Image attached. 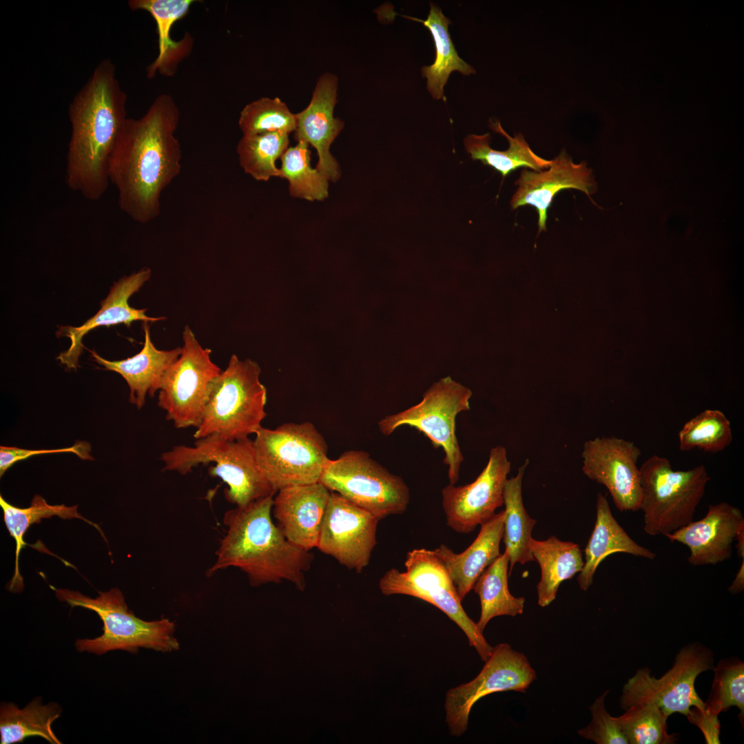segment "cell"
I'll return each mask as SVG.
<instances>
[{
	"label": "cell",
	"instance_id": "obj_14",
	"mask_svg": "<svg viewBox=\"0 0 744 744\" xmlns=\"http://www.w3.org/2000/svg\"><path fill=\"white\" fill-rule=\"evenodd\" d=\"M477 676L446 693L445 720L451 735L461 736L467 730L471 711L482 698L495 692H526L537 679L528 658L506 643L493 648Z\"/></svg>",
	"mask_w": 744,
	"mask_h": 744
},
{
	"label": "cell",
	"instance_id": "obj_32",
	"mask_svg": "<svg viewBox=\"0 0 744 744\" xmlns=\"http://www.w3.org/2000/svg\"><path fill=\"white\" fill-rule=\"evenodd\" d=\"M0 506L3 512L6 526L16 544L14 571L8 584L10 591H20L23 588V577L19 572V556L22 548L25 546L23 536L32 524H39L42 519H49L53 516L64 519H80L97 528L104 539L107 541L97 524L87 520L78 513L77 506L50 505L43 497L39 495H34L30 506L24 508L11 505L1 495Z\"/></svg>",
	"mask_w": 744,
	"mask_h": 744
},
{
	"label": "cell",
	"instance_id": "obj_25",
	"mask_svg": "<svg viewBox=\"0 0 744 744\" xmlns=\"http://www.w3.org/2000/svg\"><path fill=\"white\" fill-rule=\"evenodd\" d=\"M594 529L584 550L585 562L577 577L580 588L586 591L592 586L599 564L610 555L623 552L654 559L656 554L638 544L613 517L605 495L598 493Z\"/></svg>",
	"mask_w": 744,
	"mask_h": 744
},
{
	"label": "cell",
	"instance_id": "obj_40",
	"mask_svg": "<svg viewBox=\"0 0 744 744\" xmlns=\"http://www.w3.org/2000/svg\"><path fill=\"white\" fill-rule=\"evenodd\" d=\"M609 691L597 698L590 707V723L578 730V734L597 744H628L615 719L605 707V699Z\"/></svg>",
	"mask_w": 744,
	"mask_h": 744
},
{
	"label": "cell",
	"instance_id": "obj_12",
	"mask_svg": "<svg viewBox=\"0 0 744 744\" xmlns=\"http://www.w3.org/2000/svg\"><path fill=\"white\" fill-rule=\"evenodd\" d=\"M183 339L181 354L162 380L158 406L176 428H197L214 383L223 371L211 361V350L200 344L188 325Z\"/></svg>",
	"mask_w": 744,
	"mask_h": 744
},
{
	"label": "cell",
	"instance_id": "obj_24",
	"mask_svg": "<svg viewBox=\"0 0 744 744\" xmlns=\"http://www.w3.org/2000/svg\"><path fill=\"white\" fill-rule=\"evenodd\" d=\"M504 517V510L482 524L475 539L461 553L454 552L444 544L433 550L451 577L461 601L482 572L499 556Z\"/></svg>",
	"mask_w": 744,
	"mask_h": 744
},
{
	"label": "cell",
	"instance_id": "obj_1",
	"mask_svg": "<svg viewBox=\"0 0 744 744\" xmlns=\"http://www.w3.org/2000/svg\"><path fill=\"white\" fill-rule=\"evenodd\" d=\"M180 116L174 99L162 94L141 117L125 122L108 176L120 209L136 222L158 216L161 194L180 172L182 152L175 136Z\"/></svg>",
	"mask_w": 744,
	"mask_h": 744
},
{
	"label": "cell",
	"instance_id": "obj_41",
	"mask_svg": "<svg viewBox=\"0 0 744 744\" xmlns=\"http://www.w3.org/2000/svg\"><path fill=\"white\" fill-rule=\"evenodd\" d=\"M91 447L86 442H76L72 446L57 449L28 450L12 446L0 447V476L19 461L40 454L72 453L82 459H93L90 453Z\"/></svg>",
	"mask_w": 744,
	"mask_h": 744
},
{
	"label": "cell",
	"instance_id": "obj_39",
	"mask_svg": "<svg viewBox=\"0 0 744 744\" xmlns=\"http://www.w3.org/2000/svg\"><path fill=\"white\" fill-rule=\"evenodd\" d=\"M714 676L705 706L719 714L730 707L739 710V720L743 724L744 663L736 658L723 659L713 668Z\"/></svg>",
	"mask_w": 744,
	"mask_h": 744
},
{
	"label": "cell",
	"instance_id": "obj_16",
	"mask_svg": "<svg viewBox=\"0 0 744 744\" xmlns=\"http://www.w3.org/2000/svg\"><path fill=\"white\" fill-rule=\"evenodd\" d=\"M379 521L369 512L331 491L317 548L360 573L369 564Z\"/></svg>",
	"mask_w": 744,
	"mask_h": 744
},
{
	"label": "cell",
	"instance_id": "obj_18",
	"mask_svg": "<svg viewBox=\"0 0 744 744\" xmlns=\"http://www.w3.org/2000/svg\"><path fill=\"white\" fill-rule=\"evenodd\" d=\"M338 79L335 74H322L313 89L309 105L295 114L296 141H304L313 147L318 161L316 169L329 181L335 182L340 176L336 159L330 152V147L342 130L344 123L333 115L337 103Z\"/></svg>",
	"mask_w": 744,
	"mask_h": 744
},
{
	"label": "cell",
	"instance_id": "obj_33",
	"mask_svg": "<svg viewBox=\"0 0 744 744\" xmlns=\"http://www.w3.org/2000/svg\"><path fill=\"white\" fill-rule=\"evenodd\" d=\"M509 557L506 552L486 568L477 578L473 590L479 596L481 612L477 627L483 632L488 623L499 616L515 617L524 612L525 598L512 595L508 589Z\"/></svg>",
	"mask_w": 744,
	"mask_h": 744
},
{
	"label": "cell",
	"instance_id": "obj_5",
	"mask_svg": "<svg viewBox=\"0 0 744 744\" xmlns=\"http://www.w3.org/2000/svg\"><path fill=\"white\" fill-rule=\"evenodd\" d=\"M57 599L72 608L82 607L95 612L103 621V634L94 639H79L74 645L79 652L97 655L116 650L136 653L141 648L162 652L179 648L174 636L176 625L169 619L147 621L129 610L118 588L99 592L90 598L79 592L54 588Z\"/></svg>",
	"mask_w": 744,
	"mask_h": 744
},
{
	"label": "cell",
	"instance_id": "obj_17",
	"mask_svg": "<svg viewBox=\"0 0 744 744\" xmlns=\"http://www.w3.org/2000/svg\"><path fill=\"white\" fill-rule=\"evenodd\" d=\"M640 448L631 441L612 437H595L583 445V473L603 484L620 511H637L641 499Z\"/></svg>",
	"mask_w": 744,
	"mask_h": 744
},
{
	"label": "cell",
	"instance_id": "obj_27",
	"mask_svg": "<svg viewBox=\"0 0 744 744\" xmlns=\"http://www.w3.org/2000/svg\"><path fill=\"white\" fill-rule=\"evenodd\" d=\"M530 549L541 569L537 586L538 604L546 607L555 599L560 584L581 571L582 551L577 544L561 541L553 535L544 541L532 537Z\"/></svg>",
	"mask_w": 744,
	"mask_h": 744
},
{
	"label": "cell",
	"instance_id": "obj_35",
	"mask_svg": "<svg viewBox=\"0 0 744 744\" xmlns=\"http://www.w3.org/2000/svg\"><path fill=\"white\" fill-rule=\"evenodd\" d=\"M280 177L289 183V193L309 201L323 200L329 196V180L311 166L309 145L298 141L289 147L280 157Z\"/></svg>",
	"mask_w": 744,
	"mask_h": 744
},
{
	"label": "cell",
	"instance_id": "obj_42",
	"mask_svg": "<svg viewBox=\"0 0 744 744\" xmlns=\"http://www.w3.org/2000/svg\"><path fill=\"white\" fill-rule=\"evenodd\" d=\"M718 716L705 705L703 708L692 707L686 717L700 729L707 744H719L721 725Z\"/></svg>",
	"mask_w": 744,
	"mask_h": 744
},
{
	"label": "cell",
	"instance_id": "obj_38",
	"mask_svg": "<svg viewBox=\"0 0 744 744\" xmlns=\"http://www.w3.org/2000/svg\"><path fill=\"white\" fill-rule=\"evenodd\" d=\"M296 115L278 97H261L247 104L241 110L238 126L243 135L273 132H293Z\"/></svg>",
	"mask_w": 744,
	"mask_h": 744
},
{
	"label": "cell",
	"instance_id": "obj_8",
	"mask_svg": "<svg viewBox=\"0 0 744 744\" xmlns=\"http://www.w3.org/2000/svg\"><path fill=\"white\" fill-rule=\"evenodd\" d=\"M254 440L258 463L277 493L292 486L318 482L329 458L328 445L310 422L261 427Z\"/></svg>",
	"mask_w": 744,
	"mask_h": 744
},
{
	"label": "cell",
	"instance_id": "obj_3",
	"mask_svg": "<svg viewBox=\"0 0 744 744\" xmlns=\"http://www.w3.org/2000/svg\"><path fill=\"white\" fill-rule=\"evenodd\" d=\"M273 497L225 513L226 534L207 576L234 567L244 572L253 586L287 580L298 589H304V572L310 568L313 555L289 541L273 523Z\"/></svg>",
	"mask_w": 744,
	"mask_h": 744
},
{
	"label": "cell",
	"instance_id": "obj_10",
	"mask_svg": "<svg viewBox=\"0 0 744 744\" xmlns=\"http://www.w3.org/2000/svg\"><path fill=\"white\" fill-rule=\"evenodd\" d=\"M472 391L450 376L440 379L426 390L422 400L402 411L381 419L380 432L388 436L402 426H409L424 433L435 448L444 452L451 484L459 480L464 456L455 433L457 415L471 409Z\"/></svg>",
	"mask_w": 744,
	"mask_h": 744
},
{
	"label": "cell",
	"instance_id": "obj_30",
	"mask_svg": "<svg viewBox=\"0 0 744 744\" xmlns=\"http://www.w3.org/2000/svg\"><path fill=\"white\" fill-rule=\"evenodd\" d=\"M404 17L422 23L433 37L435 59L432 65L422 68V74L427 79V88L432 96L435 99L445 100L444 87L452 72L458 71L464 75H469L475 74V70L459 56L448 30L451 21L444 15L440 8L431 3L429 14L426 20Z\"/></svg>",
	"mask_w": 744,
	"mask_h": 744
},
{
	"label": "cell",
	"instance_id": "obj_21",
	"mask_svg": "<svg viewBox=\"0 0 744 744\" xmlns=\"http://www.w3.org/2000/svg\"><path fill=\"white\" fill-rule=\"evenodd\" d=\"M331 491L320 482L279 490L272 512L286 539L307 551L317 548Z\"/></svg>",
	"mask_w": 744,
	"mask_h": 744
},
{
	"label": "cell",
	"instance_id": "obj_44",
	"mask_svg": "<svg viewBox=\"0 0 744 744\" xmlns=\"http://www.w3.org/2000/svg\"><path fill=\"white\" fill-rule=\"evenodd\" d=\"M735 540L737 541L736 546L738 555L740 557L744 559V528L739 530Z\"/></svg>",
	"mask_w": 744,
	"mask_h": 744
},
{
	"label": "cell",
	"instance_id": "obj_15",
	"mask_svg": "<svg viewBox=\"0 0 744 744\" xmlns=\"http://www.w3.org/2000/svg\"><path fill=\"white\" fill-rule=\"evenodd\" d=\"M510 470L506 448H491L488 463L471 484H448L442 490L446 525L459 533L473 532L504 504V490Z\"/></svg>",
	"mask_w": 744,
	"mask_h": 744
},
{
	"label": "cell",
	"instance_id": "obj_11",
	"mask_svg": "<svg viewBox=\"0 0 744 744\" xmlns=\"http://www.w3.org/2000/svg\"><path fill=\"white\" fill-rule=\"evenodd\" d=\"M319 482L379 520L404 513L410 502L409 488L403 479L363 451H347L329 459Z\"/></svg>",
	"mask_w": 744,
	"mask_h": 744
},
{
	"label": "cell",
	"instance_id": "obj_2",
	"mask_svg": "<svg viewBox=\"0 0 744 744\" xmlns=\"http://www.w3.org/2000/svg\"><path fill=\"white\" fill-rule=\"evenodd\" d=\"M114 64L102 60L69 106L72 134L68 144V187L90 200L107 189L110 161L127 119V95Z\"/></svg>",
	"mask_w": 744,
	"mask_h": 744
},
{
	"label": "cell",
	"instance_id": "obj_20",
	"mask_svg": "<svg viewBox=\"0 0 744 744\" xmlns=\"http://www.w3.org/2000/svg\"><path fill=\"white\" fill-rule=\"evenodd\" d=\"M744 528L741 510L723 502L710 505L705 516L665 535L671 542L687 546L692 566L715 565L731 558L732 544Z\"/></svg>",
	"mask_w": 744,
	"mask_h": 744
},
{
	"label": "cell",
	"instance_id": "obj_13",
	"mask_svg": "<svg viewBox=\"0 0 744 744\" xmlns=\"http://www.w3.org/2000/svg\"><path fill=\"white\" fill-rule=\"evenodd\" d=\"M714 668L712 652L700 643L682 648L672 667L659 679L648 668L639 669L624 685L619 703L623 710L642 702L657 704L668 716L680 713L687 716L692 707H705V703L694 688L697 676Z\"/></svg>",
	"mask_w": 744,
	"mask_h": 744
},
{
	"label": "cell",
	"instance_id": "obj_43",
	"mask_svg": "<svg viewBox=\"0 0 744 744\" xmlns=\"http://www.w3.org/2000/svg\"><path fill=\"white\" fill-rule=\"evenodd\" d=\"M744 588V559H742V564L736 575V577L734 579L732 585L729 587L728 591L733 595L738 594L743 590Z\"/></svg>",
	"mask_w": 744,
	"mask_h": 744
},
{
	"label": "cell",
	"instance_id": "obj_31",
	"mask_svg": "<svg viewBox=\"0 0 744 744\" xmlns=\"http://www.w3.org/2000/svg\"><path fill=\"white\" fill-rule=\"evenodd\" d=\"M528 459L518 469L515 477L507 479L504 490L505 517L503 541L509 557L510 572L517 563L535 561L530 549L532 531L537 521L526 512L522 499V479Z\"/></svg>",
	"mask_w": 744,
	"mask_h": 744
},
{
	"label": "cell",
	"instance_id": "obj_6",
	"mask_svg": "<svg viewBox=\"0 0 744 744\" xmlns=\"http://www.w3.org/2000/svg\"><path fill=\"white\" fill-rule=\"evenodd\" d=\"M261 369L251 359L233 354L215 380L196 439L216 434L238 440L256 434L267 416V389L260 380Z\"/></svg>",
	"mask_w": 744,
	"mask_h": 744
},
{
	"label": "cell",
	"instance_id": "obj_29",
	"mask_svg": "<svg viewBox=\"0 0 744 744\" xmlns=\"http://www.w3.org/2000/svg\"><path fill=\"white\" fill-rule=\"evenodd\" d=\"M60 705L54 702L43 704L41 697L34 698L23 708L12 703L2 702L0 706L1 744L21 743L31 736H39L51 744L61 742L54 733L52 725L59 718Z\"/></svg>",
	"mask_w": 744,
	"mask_h": 744
},
{
	"label": "cell",
	"instance_id": "obj_23",
	"mask_svg": "<svg viewBox=\"0 0 744 744\" xmlns=\"http://www.w3.org/2000/svg\"><path fill=\"white\" fill-rule=\"evenodd\" d=\"M144 344L136 355L121 360H107L95 351L90 353L94 360L105 369L120 374L129 389V402L138 409L145 404L147 393L153 397L159 391L162 380L169 368L182 352V347L172 350H159L150 338L147 322L143 324Z\"/></svg>",
	"mask_w": 744,
	"mask_h": 744
},
{
	"label": "cell",
	"instance_id": "obj_36",
	"mask_svg": "<svg viewBox=\"0 0 744 744\" xmlns=\"http://www.w3.org/2000/svg\"><path fill=\"white\" fill-rule=\"evenodd\" d=\"M732 441L730 420L718 409H706L688 420L679 433V448L706 453L723 451Z\"/></svg>",
	"mask_w": 744,
	"mask_h": 744
},
{
	"label": "cell",
	"instance_id": "obj_19",
	"mask_svg": "<svg viewBox=\"0 0 744 744\" xmlns=\"http://www.w3.org/2000/svg\"><path fill=\"white\" fill-rule=\"evenodd\" d=\"M515 184L518 186L510 200L513 209L530 205L538 213L539 232L546 230L547 211L555 195L563 189H575L585 193L592 203L597 183L587 163H575L565 152L552 160L547 170L524 169Z\"/></svg>",
	"mask_w": 744,
	"mask_h": 744
},
{
	"label": "cell",
	"instance_id": "obj_4",
	"mask_svg": "<svg viewBox=\"0 0 744 744\" xmlns=\"http://www.w3.org/2000/svg\"><path fill=\"white\" fill-rule=\"evenodd\" d=\"M161 459L163 471L183 475L200 464H215L209 474L227 484L225 497L236 506L276 494L258 463L254 440L249 437L228 440L211 434L196 439L193 446H175L163 453Z\"/></svg>",
	"mask_w": 744,
	"mask_h": 744
},
{
	"label": "cell",
	"instance_id": "obj_28",
	"mask_svg": "<svg viewBox=\"0 0 744 744\" xmlns=\"http://www.w3.org/2000/svg\"><path fill=\"white\" fill-rule=\"evenodd\" d=\"M490 127L508 140V148L504 151L493 149L490 146L491 136L489 133L469 134L464 143L472 159L479 160L484 165L492 167L504 177L519 167L539 172L550 167L552 160H546L537 155L521 134L511 137L505 132L499 121H490Z\"/></svg>",
	"mask_w": 744,
	"mask_h": 744
},
{
	"label": "cell",
	"instance_id": "obj_7",
	"mask_svg": "<svg viewBox=\"0 0 744 744\" xmlns=\"http://www.w3.org/2000/svg\"><path fill=\"white\" fill-rule=\"evenodd\" d=\"M644 531L651 536L672 533L693 521L710 477L700 464L674 471L668 459L652 455L641 466Z\"/></svg>",
	"mask_w": 744,
	"mask_h": 744
},
{
	"label": "cell",
	"instance_id": "obj_26",
	"mask_svg": "<svg viewBox=\"0 0 744 744\" xmlns=\"http://www.w3.org/2000/svg\"><path fill=\"white\" fill-rule=\"evenodd\" d=\"M194 0H130L129 8L132 10L148 12L154 19L158 33V53L147 68V76H154L156 72L170 76L175 72L179 63L190 52V36L176 41L172 39L170 32L173 25L189 12Z\"/></svg>",
	"mask_w": 744,
	"mask_h": 744
},
{
	"label": "cell",
	"instance_id": "obj_9",
	"mask_svg": "<svg viewBox=\"0 0 744 744\" xmlns=\"http://www.w3.org/2000/svg\"><path fill=\"white\" fill-rule=\"evenodd\" d=\"M404 566L405 571L391 568L380 578L382 593L411 596L433 605L460 628L469 645L486 661L493 647L464 610L453 580L435 551L426 548L409 551Z\"/></svg>",
	"mask_w": 744,
	"mask_h": 744
},
{
	"label": "cell",
	"instance_id": "obj_22",
	"mask_svg": "<svg viewBox=\"0 0 744 744\" xmlns=\"http://www.w3.org/2000/svg\"><path fill=\"white\" fill-rule=\"evenodd\" d=\"M150 269L142 268L137 272L124 276L112 287L108 296L103 300L99 311L79 327L65 326L58 330L59 335L70 339L68 349L61 353L57 360L70 369H76L79 358L83 351L82 339L89 331L101 326L124 324L130 327L134 321L157 322L165 317L152 318L145 314L147 309H138L130 306L128 300L137 292L151 276Z\"/></svg>",
	"mask_w": 744,
	"mask_h": 744
},
{
	"label": "cell",
	"instance_id": "obj_34",
	"mask_svg": "<svg viewBox=\"0 0 744 744\" xmlns=\"http://www.w3.org/2000/svg\"><path fill=\"white\" fill-rule=\"evenodd\" d=\"M289 135L280 131L243 135L237 144L236 152L244 172L260 181L280 177L276 161L289 147Z\"/></svg>",
	"mask_w": 744,
	"mask_h": 744
},
{
	"label": "cell",
	"instance_id": "obj_37",
	"mask_svg": "<svg viewBox=\"0 0 744 744\" xmlns=\"http://www.w3.org/2000/svg\"><path fill=\"white\" fill-rule=\"evenodd\" d=\"M668 716L655 703H634L622 715L615 717L630 744H670L674 734L668 732Z\"/></svg>",
	"mask_w": 744,
	"mask_h": 744
}]
</instances>
